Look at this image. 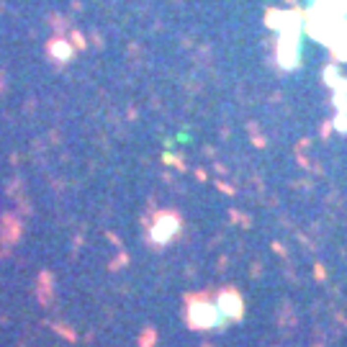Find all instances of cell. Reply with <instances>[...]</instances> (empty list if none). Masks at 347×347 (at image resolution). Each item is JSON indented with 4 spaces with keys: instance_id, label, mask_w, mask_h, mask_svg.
I'll use <instances>...</instances> for the list:
<instances>
[{
    "instance_id": "1",
    "label": "cell",
    "mask_w": 347,
    "mask_h": 347,
    "mask_svg": "<svg viewBox=\"0 0 347 347\" xmlns=\"http://www.w3.org/2000/svg\"><path fill=\"white\" fill-rule=\"evenodd\" d=\"M173 231H175V221H173V219H165V221H160L157 227H154V234H152V237L157 239V242H165Z\"/></svg>"
}]
</instances>
